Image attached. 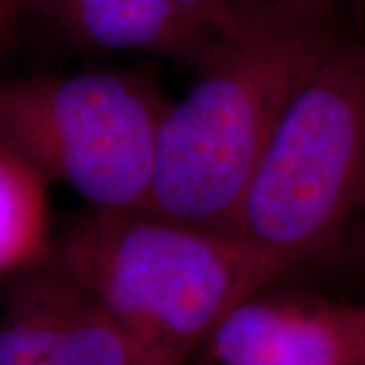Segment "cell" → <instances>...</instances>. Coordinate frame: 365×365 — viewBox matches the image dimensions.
Instances as JSON below:
<instances>
[{"mask_svg":"<svg viewBox=\"0 0 365 365\" xmlns=\"http://www.w3.org/2000/svg\"><path fill=\"white\" fill-rule=\"evenodd\" d=\"M197 365H365V302L268 287L237 302Z\"/></svg>","mask_w":365,"mask_h":365,"instance_id":"5","label":"cell"},{"mask_svg":"<svg viewBox=\"0 0 365 365\" xmlns=\"http://www.w3.org/2000/svg\"><path fill=\"white\" fill-rule=\"evenodd\" d=\"M337 0H246L197 57L195 79L165 108L146 211L232 230L276 124L343 33Z\"/></svg>","mask_w":365,"mask_h":365,"instance_id":"1","label":"cell"},{"mask_svg":"<svg viewBox=\"0 0 365 365\" xmlns=\"http://www.w3.org/2000/svg\"><path fill=\"white\" fill-rule=\"evenodd\" d=\"M167 104L143 69L0 78V146L90 209L146 211Z\"/></svg>","mask_w":365,"mask_h":365,"instance_id":"4","label":"cell"},{"mask_svg":"<svg viewBox=\"0 0 365 365\" xmlns=\"http://www.w3.org/2000/svg\"><path fill=\"white\" fill-rule=\"evenodd\" d=\"M25 13V0H0V57L11 51Z\"/></svg>","mask_w":365,"mask_h":365,"instance_id":"10","label":"cell"},{"mask_svg":"<svg viewBox=\"0 0 365 365\" xmlns=\"http://www.w3.org/2000/svg\"><path fill=\"white\" fill-rule=\"evenodd\" d=\"M49 256L110 313L140 365H185L223 314L278 284L234 232L153 211L88 209L53 235Z\"/></svg>","mask_w":365,"mask_h":365,"instance_id":"2","label":"cell"},{"mask_svg":"<svg viewBox=\"0 0 365 365\" xmlns=\"http://www.w3.org/2000/svg\"><path fill=\"white\" fill-rule=\"evenodd\" d=\"M49 182L0 146V280H9L51 254Z\"/></svg>","mask_w":365,"mask_h":365,"instance_id":"8","label":"cell"},{"mask_svg":"<svg viewBox=\"0 0 365 365\" xmlns=\"http://www.w3.org/2000/svg\"><path fill=\"white\" fill-rule=\"evenodd\" d=\"M235 2H246V0H234V4ZM337 2H341V4H347V2H351V0H337Z\"/></svg>","mask_w":365,"mask_h":365,"instance_id":"11","label":"cell"},{"mask_svg":"<svg viewBox=\"0 0 365 365\" xmlns=\"http://www.w3.org/2000/svg\"><path fill=\"white\" fill-rule=\"evenodd\" d=\"M6 284L0 309L25 327L51 365H140L116 321L51 256Z\"/></svg>","mask_w":365,"mask_h":365,"instance_id":"6","label":"cell"},{"mask_svg":"<svg viewBox=\"0 0 365 365\" xmlns=\"http://www.w3.org/2000/svg\"><path fill=\"white\" fill-rule=\"evenodd\" d=\"M25 9L81 47L146 53L191 67L211 39L173 0H25Z\"/></svg>","mask_w":365,"mask_h":365,"instance_id":"7","label":"cell"},{"mask_svg":"<svg viewBox=\"0 0 365 365\" xmlns=\"http://www.w3.org/2000/svg\"><path fill=\"white\" fill-rule=\"evenodd\" d=\"M365 211V39L343 29L276 124L232 230L280 284Z\"/></svg>","mask_w":365,"mask_h":365,"instance_id":"3","label":"cell"},{"mask_svg":"<svg viewBox=\"0 0 365 365\" xmlns=\"http://www.w3.org/2000/svg\"><path fill=\"white\" fill-rule=\"evenodd\" d=\"M173 2L177 4L182 16L207 37H213L217 31H222L230 21V14L234 9V0H173Z\"/></svg>","mask_w":365,"mask_h":365,"instance_id":"9","label":"cell"}]
</instances>
